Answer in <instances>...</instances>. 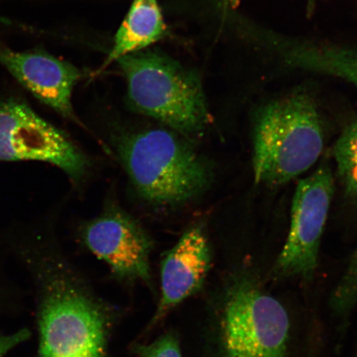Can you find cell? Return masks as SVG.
I'll list each match as a JSON object with an SVG mask.
<instances>
[{
    "label": "cell",
    "instance_id": "obj_7",
    "mask_svg": "<svg viewBox=\"0 0 357 357\" xmlns=\"http://www.w3.org/2000/svg\"><path fill=\"white\" fill-rule=\"evenodd\" d=\"M333 193V176L328 165H322L298 182L287 242L275 266L276 275L298 276L305 280L312 278Z\"/></svg>",
    "mask_w": 357,
    "mask_h": 357
},
{
    "label": "cell",
    "instance_id": "obj_13",
    "mask_svg": "<svg viewBox=\"0 0 357 357\" xmlns=\"http://www.w3.org/2000/svg\"><path fill=\"white\" fill-rule=\"evenodd\" d=\"M324 68L326 75L342 79L357 87V47H333L325 57Z\"/></svg>",
    "mask_w": 357,
    "mask_h": 357
},
{
    "label": "cell",
    "instance_id": "obj_9",
    "mask_svg": "<svg viewBox=\"0 0 357 357\" xmlns=\"http://www.w3.org/2000/svg\"><path fill=\"white\" fill-rule=\"evenodd\" d=\"M0 64L44 105L77 121L71 100L82 78L77 67L42 50L15 52L7 47H0Z\"/></svg>",
    "mask_w": 357,
    "mask_h": 357
},
{
    "label": "cell",
    "instance_id": "obj_6",
    "mask_svg": "<svg viewBox=\"0 0 357 357\" xmlns=\"http://www.w3.org/2000/svg\"><path fill=\"white\" fill-rule=\"evenodd\" d=\"M41 162L60 168L73 181L88 162L64 132L19 100L0 102V162Z\"/></svg>",
    "mask_w": 357,
    "mask_h": 357
},
{
    "label": "cell",
    "instance_id": "obj_12",
    "mask_svg": "<svg viewBox=\"0 0 357 357\" xmlns=\"http://www.w3.org/2000/svg\"><path fill=\"white\" fill-rule=\"evenodd\" d=\"M334 158L347 193L357 199V120L348 125L339 137Z\"/></svg>",
    "mask_w": 357,
    "mask_h": 357
},
{
    "label": "cell",
    "instance_id": "obj_15",
    "mask_svg": "<svg viewBox=\"0 0 357 357\" xmlns=\"http://www.w3.org/2000/svg\"><path fill=\"white\" fill-rule=\"evenodd\" d=\"M31 333L28 328H22L15 333L0 335V357L6 356L17 346L28 341Z\"/></svg>",
    "mask_w": 357,
    "mask_h": 357
},
{
    "label": "cell",
    "instance_id": "obj_11",
    "mask_svg": "<svg viewBox=\"0 0 357 357\" xmlns=\"http://www.w3.org/2000/svg\"><path fill=\"white\" fill-rule=\"evenodd\" d=\"M167 25L158 0H133L104 67L125 56L144 50L166 37Z\"/></svg>",
    "mask_w": 357,
    "mask_h": 357
},
{
    "label": "cell",
    "instance_id": "obj_8",
    "mask_svg": "<svg viewBox=\"0 0 357 357\" xmlns=\"http://www.w3.org/2000/svg\"><path fill=\"white\" fill-rule=\"evenodd\" d=\"M87 248L121 278L150 279L151 242L132 217L112 208L89 221L82 230Z\"/></svg>",
    "mask_w": 357,
    "mask_h": 357
},
{
    "label": "cell",
    "instance_id": "obj_5",
    "mask_svg": "<svg viewBox=\"0 0 357 357\" xmlns=\"http://www.w3.org/2000/svg\"><path fill=\"white\" fill-rule=\"evenodd\" d=\"M39 312L40 357H105V316L77 289L56 280Z\"/></svg>",
    "mask_w": 357,
    "mask_h": 357
},
{
    "label": "cell",
    "instance_id": "obj_2",
    "mask_svg": "<svg viewBox=\"0 0 357 357\" xmlns=\"http://www.w3.org/2000/svg\"><path fill=\"white\" fill-rule=\"evenodd\" d=\"M134 109L181 135L199 137L211 121L198 73L159 51H140L117 61Z\"/></svg>",
    "mask_w": 357,
    "mask_h": 357
},
{
    "label": "cell",
    "instance_id": "obj_14",
    "mask_svg": "<svg viewBox=\"0 0 357 357\" xmlns=\"http://www.w3.org/2000/svg\"><path fill=\"white\" fill-rule=\"evenodd\" d=\"M141 357H183L177 338L172 334L165 335L153 344L144 348Z\"/></svg>",
    "mask_w": 357,
    "mask_h": 357
},
{
    "label": "cell",
    "instance_id": "obj_4",
    "mask_svg": "<svg viewBox=\"0 0 357 357\" xmlns=\"http://www.w3.org/2000/svg\"><path fill=\"white\" fill-rule=\"evenodd\" d=\"M226 357H287V310L252 278H238L227 296L222 319Z\"/></svg>",
    "mask_w": 357,
    "mask_h": 357
},
{
    "label": "cell",
    "instance_id": "obj_1",
    "mask_svg": "<svg viewBox=\"0 0 357 357\" xmlns=\"http://www.w3.org/2000/svg\"><path fill=\"white\" fill-rule=\"evenodd\" d=\"M324 146L322 118L309 93L268 102L254 123V180L271 187L287 184L314 166Z\"/></svg>",
    "mask_w": 357,
    "mask_h": 357
},
{
    "label": "cell",
    "instance_id": "obj_10",
    "mask_svg": "<svg viewBox=\"0 0 357 357\" xmlns=\"http://www.w3.org/2000/svg\"><path fill=\"white\" fill-rule=\"evenodd\" d=\"M211 264V252L202 225L187 229L162 263V296L155 319L159 320L203 284Z\"/></svg>",
    "mask_w": 357,
    "mask_h": 357
},
{
    "label": "cell",
    "instance_id": "obj_3",
    "mask_svg": "<svg viewBox=\"0 0 357 357\" xmlns=\"http://www.w3.org/2000/svg\"><path fill=\"white\" fill-rule=\"evenodd\" d=\"M118 151L134 188L151 203H185L211 185L212 169L206 160L167 129L124 134Z\"/></svg>",
    "mask_w": 357,
    "mask_h": 357
}]
</instances>
